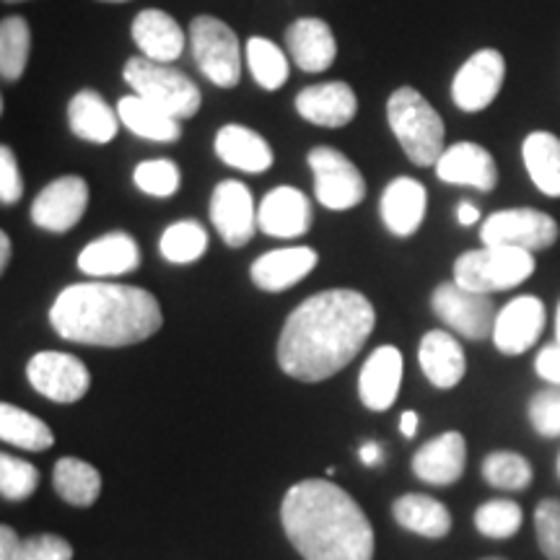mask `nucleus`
<instances>
[{
	"mask_svg": "<svg viewBox=\"0 0 560 560\" xmlns=\"http://www.w3.org/2000/svg\"><path fill=\"white\" fill-rule=\"evenodd\" d=\"M376 312L361 291L314 293L285 319L278 338V366L299 382H325L366 346Z\"/></svg>",
	"mask_w": 560,
	"mask_h": 560,
	"instance_id": "obj_1",
	"label": "nucleus"
},
{
	"mask_svg": "<svg viewBox=\"0 0 560 560\" xmlns=\"http://www.w3.org/2000/svg\"><path fill=\"white\" fill-rule=\"evenodd\" d=\"M50 325L62 340L96 348H125L153 338L164 325L156 296L140 285H66L50 306Z\"/></svg>",
	"mask_w": 560,
	"mask_h": 560,
	"instance_id": "obj_2",
	"label": "nucleus"
},
{
	"mask_svg": "<svg viewBox=\"0 0 560 560\" xmlns=\"http://www.w3.org/2000/svg\"><path fill=\"white\" fill-rule=\"evenodd\" d=\"M285 537L304 560H374V527L340 486L312 478L280 503Z\"/></svg>",
	"mask_w": 560,
	"mask_h": 560,
	"instance_id": "obj_3",
	"label": "nucleus"
},
{
	"mask_svg": "<svg viewBox=\"0 0 560 560\" xmlns=\"http://www.w3.org/2000/svg\"><path fill=\"white\" fill-rule=\"evenodd\" d=\"M387 120L397 143L416 166H436L444 145V120L420 91L402 86L389 96Z\"/></svg>",
	"mask_w": 560,
	"mask_h": 560,
	"instance_id": "obj_4",
	"label": "nucleus"
},
{
	"mask_svg": "<svg viewBox=\"0 0 560 560\" xmlns=\"http://www.w3.org/2000/svg\"><path fill=\"white\" fill-rule=\"evenodd\" d=\"M122 79L128 81L132 94L164 109L174 120H190L200 112L202 94L198 83L190 81L182 70H174L166 62H153L149 58H130L122 68Z\"/></svg>",
	"mask_w": 560,
	"mask_h": 560,
	"instance_id": "obj_5",
	"label": "nucleus"
},
{
	"mask_svg": "<svg viewBox=\"0 0 560 560\" xmlns=\"http://www.w3.org/2000/svg\"><path fill=\"white\" fill-rule=\"evenodd\" d=\"M535 272V257L532 252L520 247H501V244H490V247L465 252L454 262V283L462 289L490 293L509 291L522 285L524 280L532 278Z\"/></svg>",
	"mask_w": 560,
	"mask_h": 560,
	"instance_id": "obj_6",
	"label": "nucleus"
},
{
	"mask_svg": "<svg viewBox=\"0 0 560 560\" xmlns=\"http://www.w3.org/2000/svg\"><path fill=\"white\" fill-rule=\"evenodd\" d=\"M190 45L198 68L210 83L234 89L242 79L240 37L215 16H195L190 24Z\"/></svg>",
	"mask_w": 560,
	"mask_h": 560,
	"instance_id": "obj_7",
	"label": "nucleus"
},
{
	"mask_svg": "<svg viewBox=\"0 0 560 560\" xmlns=\"http://www.w3.org/2000/svg\"><path fill=\"white\" fill-rule=\"evenodd\" d=\"M306 164L312 166L314 174V195L325 208L350 210L366 198L363 174L346 153L319 145V149L310 151Z\"/></svg>",
	"mask_w": 560,
	"mask_h": 560,
	"instance_id": "obj_8",
	"label": "nucleus"
},
{
	"mask_svg": "<svg viewBox=\"0 0 560 560\" xmlns=\"http://www.w3.org/2000/svg\"><path fill=\"white\" fill-rule=\"evenodd\" d=\"M431 306L436 317L450 327L452 332L467 340H486L493 335V325L499 312L486 293L467 291L459 283H441L431 296Z\"/></svg>",
	"mask_w": 560,
	"mask_h": 560,
	"instance_id": "obj_9",
	"label": "nucleus"
},
{
	"mask_svg": "<svg viewBox=\"0 0 560 560\" xmlns=\"http://www.w3.org/2000/svg\"><path fill=\"white\" fill-rule=\"evenodd\" d=\"M480 240L486 247H520L527 252L548 249L558 242V221L542 210L511 208L488 215L480 229Z\"/></svg>",
	"mask_w": 560,
	"mask_h": 560,
	"instance_id": "obj_10",
	"label": "nucleus"
},
{
	"mask_svg": "<svg viewBox=\"0 0 560 560\" xmlns=\"http://www.w3.org/2000/svg\"><path fill=\"white\" fill-rule=\"evenodd\" d=\"M26 380L47 400L70 405L83 400L91 387L86 363L62 350H39L26 363Z\"/></svg>",
	"mask_w": 560,
	"mask_h": 560,
	"instance_id": "obj_11",
	"label": "nucleus"
},
{
	"mask_svg": "<svg viewBox=\"0 0 560 560\" xmlns=\"http://www.w3.org/2000/svg\"><path fill=\"white\" fill-rule=\"evenodd\" d=\"M506 79V60L499 50L475 52L452 81V100L462 112H482L495 102Z\"/></svg>",
	"mask_w": 560,
	"mask_h": 560,
	"instance_id": "obj_12",
	"label": "nucleus"
},
{
	"mask_svg": "<svg viewBox=\"0 0 560 560\" xmlns=\"http://www.w3.org/2000/svg\"><path fill=\"white\" fill-rule=\"evenodd\" d=\"M210 221L229 247L240 249L252 242L257 226V206L247 185L236 179H223L215 185L210 198Z\"/></svg>",
	"mask_w": 560,
	"mask_h": 560,
	"instance_id": "obj_13",
	"label": "nucleus"
},
{
	"mask_svg": "<svg viewBox=\"0 0 560 560\" xmlns=\"http://www.w3.org/2000/svg\"><path fill=\"white\" fill-rule=\"evenodd\" d=\"M89 208V185L83 177L68 174L50 182L32 202L34 226L52 231V234H66L83 219Z\"/></svg>",
	"mask_w": 560,
	"mask_h": 560,
	"instance_id": "obj_14",
	"label": "nucleus"
},
{
	"mask_svg": "<svg viewBox=\"0 0 560 560\" xmlns=\"http://www.w3.org/2000/svg\"><path fill=\"white\" fill-rule=\"evenodd\" d=\"M545 304L537 296H516L499 312L493 325V346L503 355H522L540 340L545 330Z\"/></svg>",
	"mask_w": 560,
	"mask_h": 560,
	"instance_id": "obj_15",
	"label": "nucleus"
},
{
	"mask_svg": "<svg viewBox=\"0 0 560 560\" xmlns=\"http://www.w3.org/2000/svg\"><path fill=\"white\" fill-rule=\"evenodd\" d=\"M310 198L296 187H276L265 195L257 208V226L276 240H296L312 229Z\"/></svg>",
	"mask_w": 560,
	"mask_h": 560,
	"instance_id": "obj_16",
	"label": "nucleus"
},
{
	"mask_svg": "<svg viewBox=\"0 0 560 560\" xmlns=\"http://www.w3.org/2000/svg\"><path fill=\"white\" fill-rule=\"evenodd\" d=\"M436 177L446 185H467L480 192H493L499 185V170L490 151L472 140H462L441 153L436 161Z\"/></svg>",
	"mask_w": 560,
	"mask_h": 560,
	"instance_id": "obj_17",
	"label": "nucleus"
},
{
	"mask_svg": "<svg viewBox=\"0 0 560 560\" xmlns=\"http://www.w3.org/2000/svg\"><path fill=\"white\" fill-rule=\"evenodd\" d=\"M467 467V444L459 431H446L423 444L412 457V472L429 486H454Z\"/></svg>",
	"mask_w": 560,
	"mask_h": 560,
	"instance_id": "obj_18",
	"label": "nucleus"
},
{
	"mask_svg": "<svg viewBox=\"0 0 560 560\" xmlns=\"http://www.w3.org/2000/svg\"><path fill=\"white\" fill-rule=\"evenodd\" d=\"M296 112L306 122L319 128H346L359 112V100L346 81L317 83L299 91Z\"/></svg>",
	"mask_w": 560,
	"mask_h": 560,
	"instance_id": "obj_19",
	"label": "nucleus"
},
{
	"mask_svg": "<svg viewBox=\"0 0 560 560\" xmlns=\"http://www.w3.org/2000/svg\"><path fill=\"white\" fill-rule=\"evenodd\" d=\"M402 384V353L395 346L371 350L359 374V395L369 410L384 412L395 405Z\"/></svg>",
	"mask_w": 560,
	"mask_h": 560,
	"instance_id": "obj_20",
	"label": "nucleus"
},
{
	"mask_svg": "<svg viewBox=\"0 0 560 560\" xmlns=\"http://www.w3.org/2000/svg\"><path fill=\"white\" fill-rule=\"evenodd\" d=\"M285 47L304 73H325L338 58V42L330 24L314 16L293 21L285 30Z\"/></svg>",
	"mask_w": 560,
	"mask_h": 560,
	"instance_id": "obj_21",
	"label": "nucleus"
},
{
	"mask_svg": "<svg viewBox=\"0 0 560 560\" xmlns=\"http://www.w3.org/2000/svg\"><path fill=\"white\" fill-rule=\"evenodd\" d=\"M317 262L319 255L312 247L272 249L268 255L257 257L255 265H252V283L270 293L289 291L291 285L301 283L310 276L317 268Z\"/></svg>",
	"mask_w": 560,
	"mask_h": 560,
	"instance_id": "obj_22",
	"label": "nucleus"
},
{
	"mask_svg": "<svg viewBox=\"0 0 560 560\" xmlns=\"http://www.w3.org/2000/svg\"><path fill=\"white\" fill-rule=\"evenodd\" d=\"M429 192L412 177H397L382 195V221L395 236H412L425 219Z\"/></svg>",
	"mask_w": 560,
	"mask_h": 560,
	"instance_id": "obj_23",
	"label": "nucleus"
},
{
	"mask_svg": "<svg viewBox=\"0 0 560 560\" xmlns=\"http://www.w3.org/2000/svg\"><path fill=\"white\" fill-rule=\"evenodd\" d=\"M130 32L140 55L153 62H166V66H170V62L177 60L182 50H185V32H182L177 19H172L166 11H140L136 21H132Z\"/></svg>",
	"mask_w": 560,
	"mask_h": 560,
	"instance_id": "obj_24",
	"label": "nucleus"
},
{
	"mask_svg": "<svg viewBox=\"0 0 560 560\" xmlns=\"http://www.w3.org/2000/svg\"><path fill=\"white\" fill-rule=\"evenodd\" d=\"M140 265V247L125 231H112L89 242L79 255V270L91 278H117Z\"/></svg>",
	"mask_w": 560,
	"mask_h": 560,
	"instance_id": "obj_25",
	"label": "nucleus"
},
{
	"mask_svg": "<svg viewBox=\"0 0 560 560\" xmlns=\"http://www.w3.org/2000/svg\"><path fill=\"white\" fill-rule=\"evenodd\" d=\"M418 361L425 380L436 389L457 387L467 371L465 350H462L457 338L446 330H431L423 335L418 348Z\"/></svg>",
	"mask_w": 560,
	"mask_h": 560,
	"instance_id": "obj_26",
	"label": "nucleus"
},
{
	"mask_svg": "<svg viewBox=\"0 0 560 560\" xmlns=\"http://www.w3.org/2000/svg\"><path fill=\"white\" fill-rule=\"evenodd\" d=\"M68 125L75 138L86 143L104 145L117 136L120 115L104 102V96L94 89H83L68 104Z\"/></svg>",
	"mask_w": 560,
	"mask_h": 560,
	"instance_id": "obj_27",
	"label": "nucleus"
},
{
	"mask_svg": "<svg viewBox=\"0 0 560 560\" xmlns=\"http://www.w3.org/2000/svg\"><path fill=\"white\" fill-rule=\"evenodd\" d=\"M215 153L226 166L247 174H262L272 166V149L260 132L244 128V125H223L215 136Z\"/></svg>",
	"mask_w": 560,
	"mask_h": 560,
	"instance_id": "obj_28",
	"label": "nucleus"
},
{
	"mask_svg": "<svg viewBox=\"0 0 560 560\" xmlns=\"http://www.w3.org/2000/svg\"><path fill=\"white\" fill-rule=\"evenodd\" d=\"M392 516L402 529L425 537V540H441L452 532L450 509L425 493L400 495L392 503Z\"/></svg>",
	"mask_w": 560,
	"mask_h": 560,
	"instance_id": "obj_29",
	"label": "nucleus"
},
{
	"mask_svg": "<svg viewBox=\"0 0 560 560\" xmlns=\"http://www.w3.org/2000/svg\"><path fill=\"white\" fill-rule=\"evenodd\" d=\"M117 115L132 136L153 140V143H174L182 136L179 120H174L164 109L153 107L151 102L140 100L138 94L122 96L117 102Z\"/></svg>",
	"mask_w": 560,
	"mask_h": 560,
	"instance_id": "obj_30",
	"label": "nucleus"
},
{
	"mask_svg": "<svg viewBox=\"0 0 560 560\" xmlns=\"http://www.w3.org/2000/svg\"><path fill=\"white\" fill-rule=\"evenodd\" d=\"M522 156L537 190L560 198V138L545 130L529 132L524 138Z\"/></svg>",
	"mask_w": 560,
	"mask_h": 560,
	"instance_id": "obj_31",
	"label": "nucleus"
},
{
	"mask_svg": "<svg viewBox=\"0 0 560 560\" xmlns=\"http://www.w3.org/2000/svg\"><path fill=\"white\" fill-rule=\"evenodd\" d=\"M52 488L70 506H94L102 493V475L94 465L79 457L58 459L52 470Z\"/></svg>",
	"mask_w": 560,
	"mask_h": 560,
	"instance_id": "obj_32",
	"label": "nucleus"
},
{
	"mask_svg": "<svg viewBox=\"0 0 560 560\" xmlns=\"http://www.w3.org/2000/svg\"><path fill=\"white\" fill-rule=\"evenodd\" d=\"M0 439L24 452H45L55 446V433L50 425L11 402L0 405Z\"/></svg>",
	"mask_w": 560,
	"mask_h": 560,
	"instance_id": "obj_33",
	"label": "nucleus"
},
{
	"mask_svg": "<svg viewBox=\"0 0 560 560\" xmlns=\"http://www.w3.org/2000/svg\"><path fill=\"white\" fill-rule=\"evenodd\" d=\"M32 50V32L24 16H9L0 21V75L5 83L24 75Z\"/></svg>",
	"mask_w": 560,
	"mask_h": 560,
	"instance_id": "obj_34",
	"label": "nucleus"
},
{
	"mask_svg": "<svg viewBox=\"0 0 560 560\" xmlns=\"http://www.w3.org/2000/svg\"><path fill=\"white\" fill-rule=\"evenodd\" d=\"M208 249V234L198 221H177L164 229L159 240V252L166 262L190 265L198 262Z\"/></svg>",
	"mask_w": 560,
	"mask_h": 560,
	"instance_id": "obj_35",
	"label": "nucleus"
},
{
	"mask_svg": "<svg viewBox=\"0 0 560 560\" xmlns=\"http://www.w3.org/2000/svg\"><path fill=\"white\" fill-rule=\"evenodd\" d=\"M247 62L252 79L265 91H276L289 81V58L280 50L276 42L268 37H249L247 42Z\"/></svg>",
	"mask_w": 560,
	"mask_h": 560,
	"instance_id": "obj_36",
	"label": "nucleus"
},
{
	"mask_svg": "<svg viewBox=\"0 0 560 560\" xmlns=\"http://www.w3.org/2000/svg\"><path fill=\"white\" fill-rule=\"evenodd\" d=\"M482 480L499 490L516 493V490L532 486L535 470H532L527 457H522L520 452H490L482 459Z\"/></svg>",
	"mask_w": 560,
	"mask_h": 560,
	"instance_id": "obj_37",
	"label": "nucleus"
},
{
	"mask_svg": "<svg viewBox=\"0 0 560 560\" xmlns=\"http://www.w3.org/2000/svg\"><path fill=\"white\" fill-rule=\"evenodd\" d=\"M524 511L511 499L486 501L475 511V529L488 540H509L522 529Z\"/></svg>",
	"mask_w": 560,
	"mask_h": 560,
	"instance_id": "obj_38",
	"label": "nucleus"
},
{
	"mask_svg": "<svg viewBox=\"0 0 560 560\" xmlns=\"http://www.w3.org/2000/svg\"><path fill=\"white\" fill-rule=\"evenodd\" d=\"M132 182L140 192L151 198H172L182 185V172L172 159H149L136 166Z\"/></svg>",
	"mask_w": 560,
	"mask_h": 560,
	"instance_id": "obj_39",
	"label": "nucleus"
},
{
	"mask_svg": "<svg viewBox=\"0 0 560 560\" xmlns=\"http://www.w3.org/2000/svg\"><path fill=\"white\" fill-rule=\"evenodd\" d=\"M39 470L32 462L0 454V495L5 501H24L37 490Z\"/></svg>",
	"mask_w": 560,
	"mask_h": 560,
	"instance_id": "obj_40",
	"label": "nucleus"
},
{
	"mask_svg": "<svg viewBox=\"0 0 560 560\" xmlns=\"http://www.w3.org/2000/svg\"><path fill=\"white\" fill-rule=\"evenodd\" d=\"M537 545L548 560H560V499H542L535 509Z\"/></svg>",
	"mask_w": 560,
	"mask_h": 560,
	"instance_id": "obj_41",
	"label": "nucleus"
},
{
	"mask_svg": "<svg viewBox=\"0 0 560 560\" xmlns=\"http://www.w3.org/2000/svg\"><path fill=\"white\" fill-rule=\"evenodd\" d=\"M529 423L540 436H560V387L537 392L529 400Z\"/></svg>",
	"mask_w": 560,
	"mask_h": 560,
	"instance_id": "obj_42",
	"label": "nucleus"
},
{
	"mask_svg": "<svg viewBox=\"0 0 560 560\" xmlns=\"http://www.w3.org/2000/svg\"><path fill=\"white\" fill-rule=\"evenodd\" d=\"M16 560H73V545L60 535H34L21 542Z\"/></svg>",
	"mask_w": 560,
	"mask_h": 560,
	"instance_id": "obj_43",
	"label": "nucleus"
},
{
	"mask_svg": "<svg viewBox=\"0 0 560 560\" xmlns=\"http://www.w3.org/2000/svg\"><path fill=\"white\" fill-rule=\"evenodd\" d=\"M24 195V179H21L16 156L9 145L0 149V202L3 206H13Z\"/></svg>",
	"mask_w": 560,
	"mask_h": 560,
	"instance_id": "obj_44",
	"label": "nucleus"
},
{
	"mask_svg": "<svg viewBox=\"0 0 560 560\" xmlns=\"http://www.w3.org/2000/svg\"><path fill=\"white\" fill-rule=\"evenodd\" d=\"M535 371L550 387H560V342L545 346L535 359Z\"/></svg>",
	"mask_w": 560,
	"mask_h": 560,
	"instance_id": "obj_45",
	"label": "nucleus"
},
{
	"mask_svg": "<svg viewBox=\"0 0 560 560\" xmlns=\"http://www.w3.org/2000/svg\"><path fill=\"white\" fill-rule=\"evenodd\" d=\"M21 542L24 540L16 535V529L9 527V524H3V527H0V560H16Z\"/></svg>",
	"mask_w": 560,
	"mask_h": 560,
	"instance_id": "obj_46",
	"label": "nucleus"
},
{
	"mask_svg": "<svg viewBox=\"0 0 560 560\" xmlns=\"http://www.w3.org/2000/svg\"><path fill=\"white\" fill-rule=\"evenodd\" d=\"M359 457H361V462H363V465H366V467H376V465H382L384 452H382V446L376 444V441H366V444L361 446Z\"/></svg>",
	"mask_w": 560,
	"mask_h": 560,
	"instance_id": "obj_47",
	"label": "nucleus"
},
{
	"mask_svg": "<svg viewBox=\"0 0 560 560\" xmlns=\"http://www.w3.org/2000/svg\"><path fill=\"white\" fill-rule=\"evenodd\" d=\"M457 221H459V226H472V223L480 221V210L475 208L472 202H459Z\"/></svg>",
	"mask_w": 560,
	"mask_h": 560,
	"instance_id": "obj_48",
	"label": "nucleus"
},
{
	"mask_svg": "<svg viewBox=\"0 0 560 560\" xmlns=\"http://www.w3.org/2000/svg\"><path fill=\"white\" fill-rule=\"evenodd\" d=\"M418 412L416 410H405L402 412V418H400V431H402V436L405 439H412L416 436V431H418Z\"/></svg>",
	"mask_w": 560,
	"mask_h": 560,
	"instance_id": "obj_49",
	"label": "nucleus"
},
{
	"mask_svg": "<svg viewBox=\"0 0 560 560\" xmlns=\"http://www.w3.org/2000/svg\"><path fill=\"white\" fill-rule=\"evenodd\" d=\"M9 260H11V240L9 234H0V270L9 268Z\"/></svg>",
	"mask_w": 560,
	"mask_h": 560,
	"instance_id": "obj_50",
	"label": "nucleus"
},
{
	"mask_svg": "<svg viewBox=\"0 0 560 560\" xmlns=\"http://www.w3.org/2000/svg\"><path fill=\"white\" fill-rule=\"evenodd\" d=\"M556 342H560V304H558V314H556Z\"/></svg>",
	"mask_w": 560,
	"mask_h": 560,
	"instance_id": "obj_51",
	"label": "nucleus"
},
{
	"mask_svg": "<svg viewBox=\"0 0 560 560\" xmlns=\"http://www.w3.org/2000/svg\"><path fill=\"white\" fill-rule=\"evenodd\" d=\"M3 3H24V0H3Z\"/></svg>",
	"mask_w": 560,
	"mask_h": 560,
	"instance_id": "obj_52",
	"label": "nucleus"
},
{
	"mask_svg": "<svg viewBox=\"0 0 560 560\" xmlns=\"http://www.w3.org/2000/svg\"><path fill=\"white\" fill-rule=\"evenodd\" d=\"M104 3H125V0H104Z\"/></svg>",
	"mask_w": 560,
	"mask_h": 560,
	"instance_id": "obj_53",
	"label": "nucleus"
},
{
	"mask_svg": "<svg viewBox=\"0 0 560 560\" xmlns=\"http://www.w3.org/2000/svg\"><path fill=\"white\" fill-rule=\"evenodd\" d=\"M480 560H506V558H495V556H493V558H480Z\"/></svg>",
	"mask_w": 560,
	"mask_h": 560,
	"instance_id": "obj_54",
	"label": "nucleus"
},
{
	"mask_svg": "<svg viewBox=\"0 0 560 560\" xmlns=\"http://www.w3.org/2000/svg\"><path fill=\"white\" fill-rule=\"evenodd\" d=\"M558 475H560V457H558Z\"/></svg>",
	"mask_w": 560,
	"mask_h": 560,
	"instance_id": "obj_55",
	"label": "nucleus"
}]
</instances>
